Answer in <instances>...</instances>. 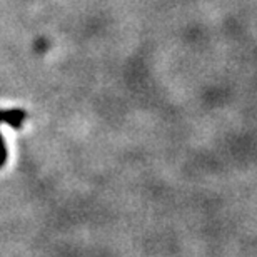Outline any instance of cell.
Here are the masks:
<instances>
[{
	"label": "cell",
	"instance_id": "1",
	"mask_svg": "<svg viewBox=\"0 0 257 257\" xmlns=\"http://www.w3.org/2000/svg\"><path fill=\"white\" fill-rule=\"evenodd\" d=\"M25 117H27V114H25V110H22V109L0 110V124L5 122V124H9L10 127L20 128L24 124ZM5 161H7V147H5L4 137L0 136V169L5 166Z\"/></svg>",
	"mask_w": 257,
	"mask_h": 257
}]
</instances>
